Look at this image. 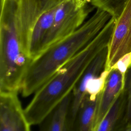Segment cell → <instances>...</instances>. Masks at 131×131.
<instances>
[{
	"label": "cell",
	"mask_w": 131,
	"mask_h": 131,
	"mask_svg": "<svg viewBox=\"0 0 131 131\" xmlns=\"http://www.w3.org/2000/svg\"><path fill=\"white\" fill-rule=\"evenodd\" d=\"M116 19L112 17L97 36L62 66L34 94L24 109L31 125L40 124L69 95L94 58L111 40Z\"/></svg>",
	"instance_id": "obj_1"
},
{
	"label": "cell",
	"mask_w": 131,
	"mask_h": 131,
	"mask_svg": "<svg viewBox=\"0 0 131 131\" xmlns=\"http://www.w3.org/2000/svg\"><path fill=\"white\" fill-rule=\"evenodd\" d=\"M112 17L97 8L95 13L75 32L49 46L31 62L20 92L24 97L34 94L63 65L90 43Z\"/></svg>",
	"instance_id": "obj_2"
},
{
	"label": "cell",
	"mask_w": 131,
	"mask_h": 131,
	"mask_svg": "<svg viewBox=\"0 0 131 131\" xmlns=\"http://www.w3.org/2000/svg\"><path fill=\"white\" fill-rule=\"evenodd\" d=\"M32 61L22 34L17 0H1L0 93L20 91Z\"/></svg>",
	"instance_id": "obj_3"
},
{
	"label": "cell",
	"mask_w": 131,
	"mask_h": 131,
	"mask_svg": "<svg viewBox=\"0 0 131 131\" xmlns=\"http://www.w3.org/2000/svg\"><path fill=\"white\" fill-rule=\"evenodd\" d=\"M89 11L86 6L79 7L76 0H66L59 5L41 52L77 30L85 22Z\"/></svg>",
	"instance_id": "obj_4"
},
{
	"label": "cell",
	"mask_w": 131,
	"mask_h": 131,
	"mask_svg": "<svg viewBox=\"0 0 131 131\" xmlns=\"http://www.w3.org/2000/svg\"><path fill=\"white\" fill-rule=\"evenodd\" d=\"M108 47L102 50L92 61L72 92V100L67 120L70 130L73 128L79 107L92 84L105 69Z\"/></svg>",
	"instance_id": "obj_5"
},
{
	"label": "cell",
	"mask_w": 131,
	"mask_h": 131,
	"mask_svg": "<svg viewBox=\"0 0 131 131\" xmlns=\"http://www.w3.org/2000/svg\"><path fill=\"white\" fill-rule=\"evenodd\" d=\"M131 52V0H128L116 20L113 34L108 47L105 70L109 71L124 55Z\"/></svg>",
	"instance_id": "obj_6"
},
{
	"label": "cell",
	"mask_w": 131,
	"mask_h": 131,
	"mask_svg": "<svg viewBox=\"0 0 131 131\" xmlns=\"http://www.w3.org/2000/svg\"><path fill=\"white\" fill-rule=\"evenodd\" d=\"M17 93H0V131H31Z\"/></svg>",
	"instance_id": "obj_7"
},
{
	"label": "cell",
	"mask_w": 131,
	"mask_h": 131,
	"mask_svg": "<svg viewBox=\"0 0 131 131\" xmlns=\"http://www.w3.org/2000/svg\"><path fill=\"white\" fill-rule=\"evenodd\" d=\"M125 78L126 76L123 75L118 69H111L99 98L94 129L104 118L118 96L125 89Z\"/></svg>",
	"instance_id": "obj_8"
},
{
	"label": "cell",
	"mask_w": 131,
	"mask_h": 131,
	"mask_svg": "<svg viewBox=\"0 0 131 131\" xmlns=\"http://www.w3.org/2000/svg\"><path fill=\"white\" fill-rule=\"evenodd\" d=\"M104 83L105 80L100 78L90 88L70 131H93L98 102Z\"/></svg>",
	"instance_id": "obj_9"
},
{
	"label": "cell",
	"mask_w": 131,
	"mask_h": 131,
	"mask_svg": "<svg viewBox=\"0 0 131 131\" xmlns=\"http://www.w3.org/2000/svg\"><path fill=\"white\" fill-rule=\"evenodd\" d=\"M127 103V93L124 89L93 131H123L128 123L126 118Z\"/></svg>",
	"instance_id": "obj_10"
},
{
	"label": "cell",
	"mask_w": 131,
	"mask_h": 131,
	"mask_svg": "<svg viewBox=\"0 0 131 131\" xmlns=\"http://www.w3.org/2000/svg\"><path fill=\"white\" fill-rule=\"evenodd\" d=\"M57 7L42 13L34 25L29 40V53L32 60L41 52L45 39L52 27Z\"/></svg>",
	"instance_id": "obj_11"
},
{
	"label": "cell",
	"mask_w": 131,
	"mask_h": 131,
	"mask_svg": "<svg viewBox=\"0 0 131 131\" xmlns=\"http://www.w3.org/2000/svg\"><path fill=\"white\" fill-rule=\"evenodd\" d=\"M71 100L72 93L65 98L41 122L39 131H63Z\"/></svg>",
	"instance_id": "obj_12"
},
{
	"label": "cell",
	"mask_w": 131,
	"mask_h": 131,
	"mask_svg": "<svg viewBox=\"0 0 131 131\" xmlns=\"http://www.w3.org/2000/svg\"><path fill=\"white\" fill-rule=\"evenodd\" d=\"M128 0H89V3L95 8L110 13L117 19L120 15Z\"/></svg>",
	"instance_id": "obj_13"
},
{
	"label": "cell",
	"mask_w": 131,
	"mask_h": 131,
	"mask_svg": "<svg viewBox=\"0 0 131 131\" xmlns=\"http://www.w3.org/2000/svg\"><path fill=\"white\" fill-rule=\"evenodd\" d=\"M125 89L127 97L126 118L127 121L129 122L131 121V67L126 72Z\"/></svg>",
	"instance_id": "obj_14"
},
{
	"label": "cell",
	"mask_w": 131,
	"mask_h": 131,
	"mask_svg": "<svg viewBox=\"0 0 131 131\" xmlns=\"http://www.w3.org/2000/svg\"><path fill=\"white\" fill-rule=\"evenodd\" d=\"M36 5L40 11L42 13L47 11L54 8L66 0H34Z\"/></svg>",
	"instance_id": "obj_15"
},
{
	"label": "cell",
	"mask_w": 131,
	"mask_h": 131,
	"mask_svg": "<svg viewBox=\"0 0 131 131\" xmlns=\"http://www.w3.org/2000/svg\"><path fill=\"white\" fill-rule=\"evenodd\" d=\"M131 67V52L122 57L112 68H116L119 70L124 76ZM111 68V69H112Z\"/></svg>",
	"instance_id": "obj_16"
},
{
	"label": "cell",
	"mask_w": 131,
	"mask_h": 131,
	"mask_svg": "<svg viewBox=\"0 0 131 131\" xmlns=\"http://www.w3.org/2000/svg\"><path fill=\"white\" fill-rule=\"evenodd\" d=\"M89 0H76V3L79 7L85 6L87 3H88Z\"/></svg>",
	"instance_id": "obj_17"
},
{
	"label": "cell",
	"mask_w": 131,
	"mask_h": 131,
	"mask_svg": "<svg viewBox=\"0 0 131 131\" xmlns=\"http://www.w3.org/2000/svg\"><path fill=\"white\" fill-rule=\"evenodd\" d=\"M123 131H131V121L127 124Z\"/></svg>",
	"instance_id": "obj_18"
},
{
	"label": "cell",
	"mask_w": 131,
	"mask_h": 131,
	"mask_svg": "<svg viewBox=\"0 0 131 131\" xmlns=\"http://www.w3.org/2000/svg\"><path fill=\"white\" fill-rule=\"evenodd\" d=\"M63 131H70V130H69V129L68 128L67 125V123H66V125H65V127H64V130H63Z\"/></svg>",
	"instance_id": "obj_19"
}]
</instances>
